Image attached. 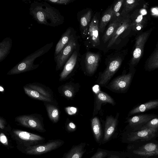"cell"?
I'll list each match as a JSON object with an SVG mask.
<instances>
[{"mask_svg":"<svg viewBox=\"0 0 158 158\" xmlns=\"http://www.w3.org/2000/svg\"><path fill=\"white\" fill-rule=\"evenodd\" d=\"M108 158H120L119 156H111Z\"/></svg>","mask_w":158,"mask_h":158,"instance_id":"7bdbcfd3","label":"cell"},{"mask_svg":"<svg viewBox=\"0 0 158 158\" xmlns=\"http://www.w3.org/2000/svg\"><path fill=\"white\" fill-rule=\"evenodd\" d=\"M100 56L99 54L88 52L86 55L85 62L87 72L89 74L93 73L98 66Z\"/></svg>","mask_w":158,"mask_h":158,"instance_id":"5bb4252c","label":"cell"},{"mask_svg":"<svg viewBox=\"0 0 158 158\" xmlns=\"http://www.w3.org/2000/svg\"><path fill=\"white\" fill-rule=\"evenodd\" d=\"M158 108V99L149 101L135 107L129 112L128 116L144 112L148 110Z\"/></svg>","mask_w":158,"mask_h":158,"instance_id":"2e32d148","label":"cell"},{"mask_svg":"<svg viewBox=\"0 0 158 158\" xmlns=\"http://www.w3.org/2000/svg\"><path fill=\"white\" fill-rule=\"evenodd\" d=\"M77 53L74 51L65 64L63 70L60 75L59 81L66 79L73 69L77 62Z\"/></svg>","mask_w":158,"mask_h":158,"instance_id":"4fadbf2b","label":"cell"},{"mask_svg":"<svg viewBox=\"0 0 158 158\" xmlns=\"http://www.w3.org/2000/svg\"><path fill=\"white\" fill-rule=\"evenodd\" d=\"M91 17V12L90 10L84 14L80 19V24L83 33L85 35L88 33L89 26Z\"/></svg>","mask_w":158,"mask_h":158,"instance_id":"d4e9b609","label":"cell"},{"mask_svg":"<svg viewBox=\"0 0 158 158\" xmlns=\"http://www.w3.org/2000/svg\"><path fill=\"white\" fill-rule=\"evenodd\" d=\"M126 2L128 4H132L135 2V1L134 0H127Z\"/></svg>","mask_w":158,"mask_h":158,"instance_id":"ab89813d","label":"cell"},{"mask_svg":"<svg viewBox=\"0 0 158 158\" xmlns=\"http://www.w3.org/2000/svg\"><path fill=\"white\" fill-rule=\"evenodd\" d=\"M12 45V40L6 37L0 43V62L3 60L9 54Z\"/></svg>","mask_w":158,"mask_h":158,"instance_id":"d6986e66","label":"cell"},{"mask_svg":"<svg viewBox=\"0 0 158 158\" xmlns=\"http://www.w3.org/2000/svg\"><path fill=\"white\" fill-rule=\"evenodd\" d=\"M141 12L142 15H145L147 13L146 10L144 9H143L141 10Z\"/></svg>","mask_w":158,"mask_h":158,"instance_id":"60d3db41","label":"cell"},{"mask_svg":"<svg viewBox=\"0 0 158 158\" xmlns=\"http://www.w3.org/2000/svg\"><path fill=\"white\" fill-rule=\"evenodd\" d=\"M76 46V43L73 35L58 54L54 57L56 63V70L61 69L70 57L71 55Z\"/></svg>","mask_w":158,"mask_h":158,"instance_id":"ba28073f","label":"cell"},{"mask_svg":"<svg viewBox=\"0 0 158 158\" xmlns=\"http://www.w3.org/2000/svg\"><path fill=\"white\" fill-rule=\"evenodd\" d=\"M123 2V0H118L114 3L112 8V21L120 16L119 12L122 6Z\"/></svg>","mask_w":158,"mask_h":158,"instance_id":"f546056e","label":"cell"},{"mask_svg":"<svg viewBox=\"0 0 158 158\" xmlns=\"http://www.w3.org/2000/svg\"><path fill=\"white\" fill-rule=\"evenodd\" d=\"M121 62V59L118 57L111 61L101 75L99 83L100 85L106 84L111 79L120 67Z\"/></svg>","mask_w":158,"mask_h":158,"instance_id":"30bf717a","label":"cell"},{"mask_svg":"<svg viewBox=\"0 0 158 158\" xmlns=\"http://www.w3.org/2000/svg\"><path fill=\"white\" fill-rule=\"evenodd\" d=\"M15 120L22 126L40 132L46 131L43 123V118L39 114H34L20 115L16 117Z\"/></svg>","mask_w":158,"mask_h":158,"instance_id":"8992f818","label":"cell"},{"mask_svg":"<svg viewBox=\"0 0 158 158\" xmlns=\"http://www.w3.org/2000/svg\"><path fill=\"white\" fill-rule=\"evenodd\" d=\"M44 1L52 4L66 5L73 2L74 0H44Z\"/></svg>","mask_w":158,"mask_h":158,"instance_id":"d6a6232c","label":"cell"},{"mask_svg":"<svg viewBox=\"0 0 158 158\" xmlns=\"http://www.w3.org/2000/svg\"><path fill=\"white\" fill-rule=\"evenodd\" d=\"M73 35L72 29L69 27L62 34L56 45L54 53V57L57 56L64 46L68 43Z\"/></svg>","mask_w":158,"mask_h":158,"instance_id":"9a60e30c","label":"cell"},{"mask_svg":"<svg viewBox=\"0 0 158 158\" xmlns=\"http://www.w3.org/2000/svg\"><path fill=\"white\" fill-rule=\"evenodd\" d=\"M117 123V119L109 116L106 121L103 140L108 141L114 133Z\"/></svg>","mask_w":158,"mask_h":158,"instance_id":"ac0fdd59","label":"cell"},{"mask_svg":"<svg viewBox=\"0 0 158 158\" xmlns=\"http://www.w3.org/2000/svg\"><path fill=\"white\" fill-rule=\"evenodd\" d=\"M4 89L3 87H2L1 86H0V91L1 92H2L4 91Z\"/></svg>","mask_w":158,"mask_h":158,"instance_id":"f6af8a7d","label":"cell"},{"mask_svg":"<svg viewBox=\"0 0 158 158\" xmlns=\"http://www.w3.org/2000/svg\"><path fill=\"white\" fill-rule=\"evenodd\" d=\"M66 112L69 115L75 114L77 111V109L73 107H67L65 108Z\"/></svg>","mask_w":158,"mask_h":158,"instance_id":"d590c367","label":"cell"},{"mask_svg":"<svg viewBox=\"0 0 158 158\" xmlns=\"http://www.w3.org/2000/svg\"><path fill=\"white\" fill-rule=\"evenodd\" d=\"M151 128L158 130V117H156L149 121L140 129Z\"/></svg>","mask_w":158,"mask_h":158,"instance_id":"4dcf8cb0","label":"cell"},{"mask_svg":"<svg viewBox=\"0 0 158 158\" xmlns=\"http://www.w3.org/2000/svg\"><path fill=\"white\" fill-rule=\"evenodd\" d=\"M99 30V20L97 16L94 15L89 24L88 31L90 41L94 47L100 44Z\"/></svg>","mask_w":158,"mask_h":158,"instance_id":"8fae6325","label":"cell"},{"mask_svg":"<svg viewBox=\"0 0 158 158\" xmlns=\"http://www.w3.org/2000/svg\"><path fill=\"white\" fill-rule=\"evenodd\" d=\"M24 91L25 94L30 97L44 101V102L54 103L55 101L52 99L41 94L37 91L31 89L26 85L23 87Z\"/></svg>","mask_w":158,"mask_h":158,"instance_id":"7402d4cb","label":"cell"},{"mask_svg":"<svg viewBox=\"0 0 158 158\" xmlns=\"http://www.w3.org/2000/svg\"><path fill=\"white\" fill-rule=\"evenodd\" d=\"M121 22V17L120 15L111 22L103 36L102 40L104 43L110 40Z\"/></svg>","mask_w":158,"mask_h":158,"instance_id":"ffe728a7","label":"cell"},{"mask_svg":"<svg viewBox=\"0 0 158 158\" xmlns=\"http://www.w3.org/2000/svg\"><path fill=\"white\" fill-rule=\"evenodd\" d=\"M132 77L131 73L119 76L111 82L110 87L116 90H125L127 89L130 85Z\"/></svg>","mask_w":158,"mask_h":158,"instance_id":"7c38bea8","label":"cell"},{"mask_svg":"<svg viewBox=\"0 0 158 158\" xmlns=\"http://www.w3.org/2000/svg\"><path fill=\"white\" fill-rule=\"evenodd\" d=\"M53 44V42L46 44L27 56L9 70L7 75L18 74L36 69L39 67V64H34L35 60L48 52L52 48Z\"/></svg>","mask_w":158,"mask_h":158,"instance_id":"7a4b0ae2","label":"cell"},{"mask_svg":"<svg viewBox=\"0 0 158 158\" xmlns=\"http://www.w3.org/2000/svg\"><path fill=\"white\" fill-rule=\"evenodd\" d=\"M26 85L31 89L37 91L43 95L54 101L53 92L49 88L38 83H29Z\"/></svg>","mask_w":158,"mask_h":158,"instance_id":"e0dca14e","label":"cell"},{"mask_svg":"<svg viewBox=\"0 0 158 158\" xmlns=\"http://www.w3.org/2000/svg\"><path fill=\"white\" fill-rule=\"evenodd\" d=\"M0 142L3 146L7 148H12V147L10 145L7 136L3 132H1L0 134Z\"/></svg>","mask_w":158,"mask_h":158,"instance_id":"1f68e13d","label":"cell"},{"mask_svg":"<svg viewBox=\"0 0 158 158\" xmlns=\"http://www.w3.org/2000/svg\"><path fill=\"white\" fill-rule=\"evenodd\" d=\"M133 158H147L144 157H140L139 156H133Z\"/></svg>","mask_w":158,"mask_h":158,"instance_id":"ee69618b","label":"cell"},{"mask_svg":"<svg viewBox=\"0 0 158 158\" xmlns=\"http://www.w3.org/2000/svg\"><path fill=\"white\" fill-rule=\"evenodd\" d=\"M157 117L151 114H142L135 115L128 120L131 131L140 129L143 126L152 119Z\"/></svg>","mask_w":158,"mask_h":158,"instance_id":"9c48e42d","label":"cell"},{"mask_svg":"<svg viewBox=\"0 0 158 158\" xmlns=\"http://www.w3.org/2000/svg\"><path fill=\"white\" fill-rule=\"evenodd\" d=\"M51 103H44L49 118L53 123H56L60 119V111L56 106Z\"/></svg>","mask_w":158,"mask_h":158,"instance_id":"44dd1931","label":"cell"},{"mask_svg":"<svg viewBox=\"0 0 158 158\" xmlns=\"http://www.w3.org/2000/svg\"><path fill=\"white\" fill-rule=\"evenodd\" d=\"M127 27L126 23L124 21H122L110 40L107 45L108 48L110 47L113 44L118 36L124 31Z\"/></svg>","mask_w":158,"mask_h":158,"instance_id":"4316f807","label":"cell"},{"mask_svg":"<svg viewBox=\"0 0 158 158\" xmlns=\"http://www.w3.org/2000/svg\"><path fill=\"white\" fill-rule=\"evenodd\" d=\"M113 6L109 7L103 15L99 24V30L103 32L108 23L111 20L112 16Z\"/></svg>","mask_w":158,"mask_h":158,"instance_id":"cb8c5ba5","label":"cell"},{"mask_svg":"<svg viewBox=\"0 0 158 158\" xmlns=\"http://www.w3.org/2000/svg\"><path fill=\"white\" fill-rule=\"evenodd\" d=\"M141 28V27L140 26H138L136 27V29L138 30H140Z\"/></svg>","mask_w":158,"mask_h":158,"instance_id":"bcb514c9","label":"cell"},{"mask_svg":"<svg viewBox=\"0 0 158 158\" xmlns=\"http://www.w3.org/2000/svg\"><path fill=\"white\" fill-rule=\"evenodd\" d=\"M143 19V15H140L135 20V21L137 23H138L140 22Z\"/></svg>","mask_w":158,"mask_h":158,"instance_id":"f35d334b","label":"cell"},{"mask_svg":"<svg viewBox=\"0 0 158 158\" xmlns=\"http://www.w3.org/2000/svg\"><path fill=\"white\" fill-rule=\"evenodd\" d=\"M29 14L40 24L56 27L64 22V17L59 10L44 1H34L30 6Z\"/></svg>","mask_w":158,"mask_h":158,"instance_id":"6da1fadb","label":"cell"},{"mask_svg":"<svg viewBox=\"0 0 158 158\" xmlns=\"http://www.w3.org/2000/svg\"><path fill=\"white\" fill-rule=\"evenodd\" d=\"M98 101L100 103H109L114 104V102L113 99L106 94L102 92H98L97 95Z\"/></svg>","mask_w":158,"mask_h":158,"instance_id":"f1b7e54d","label":"cell"},{"mask_svg":"<svg viewBox=\"0 0 158 158\" xmlns=\"http://www.w3.org/2000/svg\"><path fill=\"white\" fill-rule=\"evenodd\" d=\"M66 128L68 131L71 132L75 130L76 126L73 123L71 122L67 124Z\"/></svg>","mask_w":158,"mask_h":158,"instance_id":"e575fe53","label":"cell"},{"mask_svg":"<svg viewBox=\"0 0 158 158\" xmlns=\"http://www.w3.org/2000/svg\"><path fill=\"white\" fill-rule=\"evenodd\" d=\"M6 122L5 120L2 118H0V129L2 130L5 129L6 126Z\"/></svg>","mask_w":158,"mask_h":158,"instance_id":"74e56055","label":"cell"},{"mask_svg":"<svg viewBox=\"0 0 158 158\" xmlns=\"http://www.w3.org/2000/svg\"><path fill=\"white\" fill-rule=\"evenodd\" d=\"M84 146L79 145L72 147L62 158H81L85 152Z\"/></svg>","mask_w":158,"mask_h":158,"instance_id":"603a6c76","label":"cell"},{"mask_svg":"<svg viewBox=\"0 0 158 158\" xmlns=\"http://www.w3.org/2000/svg\"><path fill=\"white\" fill-rule=\"evenodd\" d=\"M11 138L17 144V148H23L43 144L45 138L40 135L17 129L10 132Z\"/></svg>","mask_w":158,"mask_h":158,"instance_id":"3957f363","label":"cell"},{"mask_svg":"<svg viewBox=\"0 0 158 158\" xmlns=\"http://www.w3.org/2000/svg\"><path fill=\"white\" fill-rule=\"evenodd\" d=\"M141 54V50L139 48H136L133 52V56L134 58H137L140 56Z\"/></svg>","mask_w":158,"mask_h":158,"instance_id":"8d00e7d4","label":"cell"},{"mask_svg":"<svg viewBox=\"0 0 158 158\" xmlns=\"http://www.w3.org/2000/svg\"><path fill=\"white\" fill-rule=\"evenodd\" d=\"M58 90L60 94L66 98H72L74 95V88L69 83H66L60 86L58 88Z\"/></svg>","mask_w":158,"mask_h":158,"instance_id":"484cf974","label":"cell"},{"mask_svg":"<svg viewBox=\"0 0 158 158\" xmlns=\"http://www.w3.org/2000/svg\"><path fill=\"white\" fill-rule=\"evenodd\" d=\"M132 143L129 149L133 156L158 158V141L155 139Z\"/></svg>","mask_w":158,"mask_h":158,"instance_id":"277c9868","label":"cell"},{"mask_svg":"<svg viewBox=\"0 0 158 158\" xmlns=\"http://www.w3.org/2000/svg\"><path fill=\"white\" fill-rule=\"evenodd\" d=\"M106 155L107 153L106 152L100 151L96 153L90 158H103Z\"/></svg>","mask_w":158,"mask_h":158,"instance_id":"836d02e7","label":"cell"},{"mask_svg":"<svg viewBox=\"0 0 158 158\" xmlns=\"http://www.w3.org/2000/svg\"><path fill=\"white\" fill-rule=\"evenodd\" d=\"M91 126L95 139L99 141L101 137V129L100 121L97 117L92 119Z\"/></svg>","mask_w":158,"mask_h":158,"instance_id":"83f0119b","label":"cell"},{"mask_svg":"<svg viewBox=\"0 0 158 158\" xmlns=\"http://www.w3.org/2000/svg\"><path fill=\"white\" fill-rule=\"evenodd\" d=\"M64 142L61 139L48 140L46 143L26 147L17 148L20 151L28 155H37L46 153L61 146Z\"/></svg>","mask_w":158,"mask_h":158,"instance_id":"5b68a950","label":"cell"},{"mask_svg":"<svg viewBox=\"0 0 158 158\" xmlns=\"http://www.w3.org/2000/svg\"><path fill=\"white\" fill-rule=\"evenodd\" d=\"M152 12L155 14H158V11L155 8H153L152 10Z\"/></svg>","mask_w":158,"mask_h":158,"instance_id":"b9f144b4","label":"cell"},{"mask_svg":"<svg viewBox=\"0 0 158 158\" xmlns=\"http://www.w3.org/2000/svg\"><path fill=\"white\" fill-rule=\"evenodd\" d=\"M158 137V130L144 128L131 131L127 135V140L131 143L150 140Z\"/></svg>","mask_w":158,"mask_h":158,"instance_id":"52a82bcc","label":"cell"}]
</instances>
